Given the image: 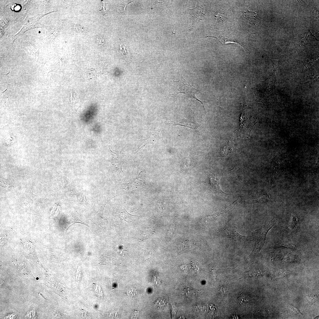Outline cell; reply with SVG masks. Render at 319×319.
I'll list each match as a JSON object with an SVG mask.
<instances>
[{
    "mask_svg": "<svg viewBox=\"0 0 319 319\" xmlns=\"http://www.w3.org/2000/svg\"><path fill=\"white\" fill-rule=\"evenodd\" d=\"M120 48L121 51L124 54L126 53V51L128 49V47L124 43H122L121 45Z\"/></svg>",
    "mask_w": 319,
    "mask_h": 319,
    "instance_id": "cell-17",
    "label": "cell"
},
{
    "mask_svg": "<svg viewBox=\"0 0 319 319\" xmlns=\"http://www.w3.org/2000/svg\"><path fill=\"white\" fill-rule=\"evenodd\" d=\"M221 176L219 175H211L209 177L210 183L211 185L217 192L222 194H229L223 191L221 188L220 180Z\"/></svg>",
    "mask_w": 319,
    "mask_h": 319,
    "instance_id": "cell-5",
    "label": "cell"
},
{
    "mask_svg": "<svg viewBox=\"0 0 319 319\" xmlns=\"http://www.w3.org/2000/svg\"><path fill=\"white\" fill-rule=\"evenodd\" d=\"M40 31H39V33H40Z\"/></svg>",
    "mask_w": 319,
    "mask_h": 319,
    "instance_id": "cell-19",
    "label": "cell"
},
{
    "mask_svg": "<svg viewBox=\"0 0 319 319\" xmlns=\"http://www.w3.org/2000/svg\"><path fill=\"white\" fill-rule=\"evenodd\" d=\"M137 290L136 288H131L128 290L126 293V294L130 297H134L137 294Z\"/></svg>",
    "mask_w": 319,
    "mask_h": 319,
    "instance_id": "cell-16",
    "label": "cell"
},
{
    "mask_svg": "<svg viewBox=\"0 0 319 319\" xmlns=\"http://www.w3.org/2000/svg\"><path fill=\"white\" fill-rule=\"evenodd\" d=\"M238 300L239 303L241 305L249 303L251 302V301L250 295L245 293L240 294L239 295Z\"/></svg>",
    "mask_w": 319,
    "mask_h": 319,
    "instance_id": "cell-9",
    "label": "cell"
},
{
    "mask_svg": "<svg viewBox=\"0 0 319 319\" xmlns=\"http://www.w3.org/2000/svg\"><path fill=\"white\" fill-rule=\"evenodd\" d=\"M237 200V199L233 202L231 204L227 207L225 208V209H224L222 211L213 214L208 215V216H207L208 217V218H212L213 217H218L220 215L224 214L225 213L227 212L229 210H230L235 206L236 204V202Z\"/></svg>",
    "mask_w": 319,
    "mask_h": 319,
    "instance_id": "cell-11",
    "label": "cell"
},
{
    "mask_svg": "<svg viewBox=\"0 0 319 319\" xmlns=\"http://www.w3.org/2000/svg\"><path fill=\"white\" fill-rule=\"evenodd\" d=\"M170 122L174 125L181 126L196 130L198 128V123L196 121L191 119H184L178 123H175L173 122Z\"/></svg>",
    "mask_w": 319,
    "mask_h": 319,
    "instance_id": "cell-6",
    "label": "cell"
},
{
    "mask_svg": "<svg viewBox=\"0 0 319 319\" xmlns=\"http://www.w3.org/2000/svg\"><path fill=\"white\" fill-rule=\"evenodd\" d=\"M122 213L121 218L122 224L129 223L132 220L133 215L129 214L125 209L122 210Z\"/></svg>",
    "mask_w": 319,
    "mask_h": 319,
    "instance_id": "cell-10",
    "label": "cell"
},
{
    "mask_svg": "<svg viewBox=\"0 0 319 319\" xmlns=\"http://www.w3.org/2000/svg\"><path fill=\"white\" fill-rule=\"evenodd\" d=\"M268 196L267 194H265L260 198L256 200H252V204L261 205L266 204L268 201Z\"/></svg>",
    "mask_w": 319,
    "mask_h": 319,
    "instance_id": "cell-12",
    "label": "cell"
},
{
    "mask_svg": "<svg viewBox=\"0 0 319 319\" xmlns=\"http://www.w3.org/2000/svg\"><path fill=\"white\" fill-rule=\"evenodd\" d=\"M207 37H212L216 38L222 44H226L227 43H237L242 46L245 48V49L246 48L245 46H244V45L240 43L239 41L234 39L228 38L225 37L224 38L221 36L215 37L213 36H207Z\"/></svg>",
    "mask_w": 319,
    "mask_h": 319,
    "instance_id": "cell-7",
    "label": "cell"
},
{
    "mask_svg": "<svg viewBox=\"0 0 319 319\" xmlns=\"http://www.w3.org/2000/svg\"><path fill=\"white\" fill-rule=\"evenodd\" d=\"M166 304V302L165 300L163 298H159L155 302V305L158 308H162L165 307Z\"/></svg>",
    "mask_w": 319,
    "mask_h": 319,
    "instance_id": "cell-14",
    "label": "cell"
},
{
    "mask_svg": "<svg viewBox=\"0 0 319 319\" xmlns=\"http://www.w3.org/2000/svg\"><path fill=\"white\" fill-rule=\"evenodd\" d=\"M276 222V220H271L268 223L252 232V237L255 241V244L254 248L250 255L251 257L254 258L260 253L265 243L267 234Z\"/></svg>",
    "mask_w": 319,
    "mask_h": 319,
    "instance_id": "cell-1",
    "label": "cell"
},
{
    "mask_svg": "<svg viewBox=\"0 0 319 319\" xmlns=\"http://www.w3.org/2000/svg\"><path fill=\"white\" fill-rule=\"evenodd\" d=\"M170 304L172 311V318H175L178 306L176 303L170 300Z\"/></svg>",
    "mask_w": 319,
    "mask_h": 319,
    "instance_id": "cell-13",
    "label": "cell"
},
{
    "mask_svg": "<svg viewBox=\"0 0 319 319\" xmlns=\"http://www.w3.org/2000/svg\"><path fill=\"white\" fill-rule=\"evenodd\" d=\"M242 18L244 22L253 24L255 26L258 21L256 13L250 11L247 9V11L244 12Z\"/></svg>",
    "mask_w": 319,
    "mask_h": 319,
    "instance_id": "cell-4",
    "label": "cell"
},
{
    "mask_svg": "<svg viewBox=\"0 0 319 319\" xmlns=\"http://www.w3.org/2000/svg\"><path fill=\"white\" fill-rule=\"evenodd\" d=\"M178 73L180 77L179 80L177 81L173 80L176 87V91L173 94H176L178 95L180 93H182L199 102L203 105L205 114L206 110L204 104H206L204 101L198 99L196 96L197 92L199 90L196 89L191 86L190 84L183 78L182 74L179 71Z\"/></svg>",
    "mask_w": 319,
    "mask_h": 319,
    "instance_id": "cell-2",
    "label": "cell"
},
{
    "mask_svg": "<svg viewBox=\"0 0 319 319\" xmlns=\"http://www.w3.org/2000/svg\"><path fill=\"white\" fill-rule=\"evenodd\" d=\"M290 307L292 310L294 312V313L296 314H299L300 313V312L298 310L297 308L291 305L290 306Z\"/></svg>",
    "mask_w": 319,
    "mask_h": 319,
    "instance_id": "cell-18",
    "label": "cell"
},
{
    "mask_svg": "<svg viewBox=\"0 0 319 319\" xmlns=\"http://www.w3.org/2000/svg\"><path fill=\"white\" fill-rule=\"evenodd\" d=\"M297 217L295 215L293 216L289 222L288 227L291 230L293 229L297 225Z\"/></svg>",
    "mask_w": 319,
    "mask_h": 319,
    "instance_id": "cell-15",
    "label": "cell"
},
{
    "mask_svg": "<svg viewBox=\"0 0 319 319\" xmlns=\"http://www.w3.org/2000/svg\"><path fill=\"white\" fill-rule=\"evenodd\" d=\"M6 86V89L3 92H0V97L1 101L6 105L10 103L9 101V94L11 88L9 85Z\"/></svg>",
    "mask_w": 319,
    "mask_h": 319,
    "instance_id": "cell-8",
    "label": "cell"
},
{
    "mask_svg": "<svg viewBox=\"0 0 319 319\" xmlns=\"http://www.w3.org/2000/svg\"><path fill=\"white\" fill-rule=\"evenodd\" d=\"M222 233L225 236L232 238L236 241L240 239L244 238L245 237L240 235L238 233L236 227H225L222 228Z\"/></svg>",
    "mask_w": 319,
    "mask_h": 319,
    "instance_id": "cell-3",
    "label": "cell"
}]
</instances>
